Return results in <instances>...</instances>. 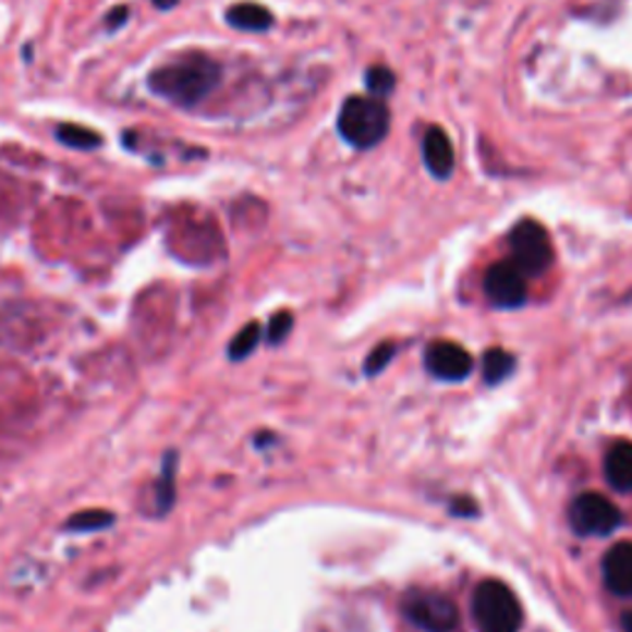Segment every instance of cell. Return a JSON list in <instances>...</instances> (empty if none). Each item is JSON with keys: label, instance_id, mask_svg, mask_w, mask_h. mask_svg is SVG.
Instances as JSON below:
<instances>
[{"label": "cell", "instance_id": "cell-11", "mask_svg": "<svg viewBox=\"0 0 632 632\" xmlns=\"http://www.w3.org/2000/svg\"><path fill=\"white\" fill-rule=\"evenodd\" d=\"M606 479L612 489L632 491V442H616L606 454Z\"/></svg>", "mask_w": 632, "mask_h": 632}, {"label": "cell", "instance_id": "cell-21", "mask_svg": "<svg viewBox=\"0 0 632 632\" xmlns=\"http://www.w3.org/2000/svg\"><path fill=\"white\" fill-rule=\"evenodd\" d=\"M452 511H454V514H460V516H474V514H477V507H474L472 499L458 497V499H452Z\"/></svg>", "mask_w": 632, "mask_h": 632}, {"label": "cell", "instance_id": "cell-16", "mask_svg": "<svg viewBox=\"0 0 632 632\" xmlns=\"http://www.w3.org/2000/svg\"><path fill=\"white\" fill-rule=\"evenodd\" d=\"M114 522V516L109 514V511H101V509H89V511H82V514H74L70 522H68V532H99V528H107Z\"/></svg>", "mask_w": 632, "mask_h": 632}, {"label": "cell", "instance_id": "cell-15", "mask_svg": "<svg viewBox=\"0 0 632 632\" xmlns=\"http://www.w3.org/2000/svg\"><path fill=\"white\" fill-rule=\"evenodd\" d=\"M175 458L173 454H166V462H163V474L161 479H158V487H156V511L158 514H166L173 507V499H175V487H173V470H175Z\"/></svg>", "mask_w": 632, "mask_h": 632}, {"label": "cell", "instance_id": "cell-18", "mask_svg": "<svg viewBox=\"0 0 632 632\" xmlns=\"http://www.w3.org/2000/svg\"><path fill=\"white\" fill-rule=\"evenodd\" d=\"M259 341V327L257 324H247V327L238 333L235 339L230 343V358L232 361H240V358H247L250 353L255 351Z\"/></svg>", "mask_w": 632, "mask_h": 632}, {"label": "cell", "instance_id": "cell-5", "mask_svg": "<svg viewBox=\"0 0 632 632\" xmlns=\"http://www.w3.org/2000/svg\"><path fill=\"white\" fill-rule=\"evenodd\" d=\"M403 616L423 632H454L460 625L458 606L435 591L408 593L403 598Z\"/></svg>", "mask_w": 632, "mask_h": 632}, {"label": "cell", "instance_id": "cell-6", "mask_svg": "<svg viewBox=\"0 0 632 632\" xmlns=\"http://www.w3.org/2000/svg\"><path fill=\"white\" fill-rule=\"evenodd\" d=\"M569 519L575 534L581 536H608L622 522L620 509L598 491H585L575 497L569 509Z\"/></svg>", "mask_w": 632, "mask_h": 632}, {"label": "cell", "instance_id": "cell-4", "mask_svg": "<svg viewBox=\"0 0 632 632\" xmlns=\"http://www.w3.org/2000/svg\"><path fill=\"white\" fill-rule=\"evenodd\" d=\"M511 263H514L526 277L544 275L554 263V245L544 226L536 220H522L509 235Z\"/></svg>", "mask_w": 632, "mask_h": 632}, {"label": "cell", "instance_id": "cell-13", "mask_svg": "<svg viewBox=\"0 0 632 632\" xmlns=\"http://www.w3.org/2000/svg\"><path fill=\"white\" fill-rule=\"evenodd\" d=\"M54 136L58 142L72 148H82V151H89V148L101 146V136L97 132H92L87 126H77V124H60L54 129Z\"/></svg>", "mask_w": 632, "mask_h": 632}, {"label": "cell", "instance_id": "cell-8", "mask_svg": "<svg viewBox=\"0 0 632 632\" xmlns=\"http://www.w3.org/2000/svg\"><path fill=\"white\" fill-rule=\"evenodd\" d=\"M425 366L435 378L464 380L472 374L474 361L460 343L433 341L425 351Z\"/></svg>", "mask_w": 632, "mask_h": 632}, {"label": "cell", "instance_id": "cell-20", "mask_svg": "<svg viewBox=\"0 0 632 632\" xmlns=\"http://www.w3.org/2000/svg\"><path fill=\"white\" fill-rule=\"evenodd\" d=\"M292 314L290 312H280V314H275L272 316V321H269V327H267V339L272 341V343H280L287 339V333L292 331Z\"/></svg>", "mask_w": 632, "mask_h": 632}, {"label": "cell", "instance_id": "cell-17", "mask_svg": "<svg viewBox=\"0 0 632 632\" xmlns=\"http://www.w3.org/2000/svg\"><path fill=\"white\" fill-rule=\"evenodd\" d=\"M366 87L374 97H388L390 92L396 89V74L388 68H380V64H376V68H370L366 72Z\"/></svg>", "mask_w": 632, "mask_h": 632}, {"label": "cell", "instance_id": "cell-22", "mask_svg": "<svg viewBox=\"0 0 632 632\" xmlns=\"http://www.w3.org/2000/svg\"><path fill=\"white\" fill-rule=\"evenodd\" d=\"M129 15V11L126 8H114V11L109 13V17H107V25H109V31H117L119 25H124V17Z\"/></svg>", "mask_w": 632, "mask_h": 632}, {"label": "cell", "instance_id": "cell-10", "mask_svg": "<svg viewBox=\"0 0 632 632\" xmlns=\"http://www.w3.org/2000/svg\"><path fill=\"white\" fill-rule=\"evenodd\" d=\"M423 161L435 179H450L454 171V148L450 136L438 126H430L423 136Z\"/></svg>", "mask_w": 632, "mask_h": 632}, {"label": "cell", "instance_id": "cell-1", "mask_svg": "<svg viewBox=\"0 0 632 632\" xmlns=\"http://www.w3.org/2000/svg\"><path fill=\"white\" fill-rule=\"evenodd\" d=\"M220 64L206 54H189L148 74L154 95L179 107H195L220 85Z\"/></svg>", "mask_w": 632, "mask_h": 632}, {"label": "cell", "instance_id": "cell-23", "mask_svg": "<svg viewBox=\"0 0 632 632\" xmlns=\"http://www.w3.org/2000/svg\"><path fill=\"white\" fill-rule=\"evenodd\" d=\"M156 8H161V11H169V8H173L179 0H154Z\"/></svg>", "mask_w": 632, "mask_h": 632}, {"label": "cell", "instance_id": "cell-7", "mask_svg": "<svg viewBox=\"0 0 632 632\" xmlns=\"http://www.w3.org/2000/svg\"><path fill=\"white\" fill-rule=\"evenodd\" d=\"M485 294L491 304L501 306V309H516L528 296L526 275L511 259L491 265L485 275Z\"/></svg>", "mask_w": 632, "mask_h": 632}, {"label": "cell", "instance_id": "cell-3", "mask_svg": "<svg viewBox=\"0 0 632 632\" xmlns=\"http://www.w3.org/2000/svg\"><path fill=\"white\" fill-rule=\"evenodd\" d=\"M390 111L376 97H349L339 111V134L356 148H374L388 136Z\"/></svg>", "mask_w": 632, "mask_h": 632}, {"label": "cell", "instance_id": "cell-2", "mask_svg": "<svg viewBox=\"0 0 632 632\" xmlns=\"http://www.w3.org/2000/svg\"><path fill=\"white\" fill-rule=\"evenodd\" d=\"M472 616L479 632H519L524 622L516 593L497 579L477 585L472 596Z\"/></svg>", "mask_w": 632, "mask_h": 632}, {"label": "cell", "instance_id": "cell-9", "mask_svg": "<svg viewBox=\"0 0 632 632\" xmlns=\"http://www.w3.org/2000/svg\"><path fill=\"white\" fill-rule=\"evenodd\" d=\"M603 579H606L608 591L616 596H632V542L608 548L606 559H603Z\"/></svg>", "mask_w": 632, "mask_h": 632}, {"label": "cell", "instance_id": "cell-19", "mask_svg": "<svg viewBox=\"0 0 632 632\" xmlns=\"http://www.w3.org/2000/svg\"><path fill=\"white\" fill-rule=\"evenodd\" d=\"M396 356V343H378V347L370 351V356L366 358V366H364V370L368 376H376V374H380V370H384L388 364H390V358Z\"/></svg>", "mask_w": 632, "mask_h": 632}, {"label": "cell", "instance_id": "cell-24", "mask_svg": "<svg viewBox=\"0 0 632 632\" xmlns=\"http://www.w3.org/2000/svg\"><path fill=\"white\" fill-rule=\"evenodd\" d=\"M622 630H625V632H632V610H628L625 616H622Z\"/></svg>", "mask_w": 632, "mask_h": 632}, {"label": "cell", "instance_id": "cell-12", "mask_svg": "<svg viewBox=\"0 0 632 632\" xmlns=\"http://www.w3.org/2000/svg\"><path fill=\"white\" fill-rule=\"evenodd\" d=\"M226 21L232 27H238V31L263 33L267 31V27H272L275 17L265 5H259V3H238L226 13Z\"/></svg>", "mask_w": 632, "mask_h": 632}, {"label": "cell", "instance_id": "cell-14", "mask_svg": "<svg viewBox=\"0 0 632 632\" xmlns=\"http://www.w3.org/2000/svg\"><path fill=\"white\" fill-rule=\"evenodd\" d=\"M485 378L489 386H497L499 380H505L514 370V356L505 349H489L485 353Z\"/></svg>", "mask_w": 632, "mask_h": 632}]
</instances>
